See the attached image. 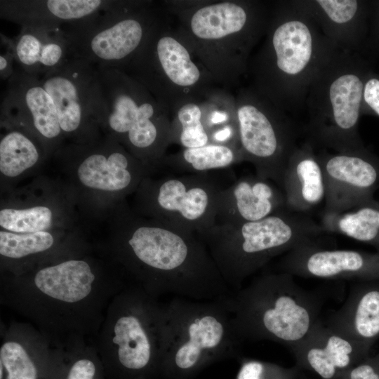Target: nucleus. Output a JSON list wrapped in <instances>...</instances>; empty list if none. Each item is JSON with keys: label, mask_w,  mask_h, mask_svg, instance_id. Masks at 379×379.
Masks as SVG:
<instances>
[{"label": "nucleus", "mask_w": 379, "mask_h": 379, "mask_svg": "<svg viewBox=\"0 0 379 379\" xmlns=\"http://www.w3.org/2000/svg\"><path fill=\"white\" fill-rule=\"evenodd\" d=\"M116 222L124 264L148 295L210 300L232 293L197 234L145 217L124 203Z\"/></svg>", "instance_id": "obj_1"}, {"label": "nucleus", "mask_w": 379, "mask_h": 379, "mask_svg": "<svg viewBox=\"0 0 379 379\" xmlns=\"http://www.w3.org/2000/svg\"><path fill=\"white\" fill-rule=\"evenodd\" d=\"M340 49L304 0L272 1L264 37L248 67V86L288 114L305 109L310 86Z\"/></svg>", "instance_id": "obj_2"}, {"label": "nucleus", "mask_w": 379, "mask_h": 379, "mask_svg": "<svg viewBox=\"0 0 379 379\" xmlns=\"http://www.w3.org/2000/svg\"><path fill=\"white\" fill-rule=\"evenodd\" d=\"M162 1L215 84L227 90L238 87L265 34L272 1Z\"/></svg>", "instance_id": "obj_3"}, {"label": "nucleus", "mask_w": 379, "mask_h": 379, "mask_svg": "<svg viewBox=\"0 0 379 379\" xmlns=\"http://www.w3.org/2000/svg\"><path fill=\"white\" fill-rule=\"evenodd\" d=\"M227 302L243 343L267 340L288 348L321 320L324 297L300 286L294 276L275 271L264 272L232 292Z\"/></svg>", "instance_id": "obj_4"}, {"label": "nucleus", "mask_w": 379, "mask_h": 379, "mask_svg": "<svg viewBox=\"0 0 379 379\" xmlns=\"http://www.w3.org/2000/svg\"><path fill=\"white\" fill-rule=\"evenodd\" d=\"M227 296L210 300L172 297L163 306L159 377L194 379L212 364L239 357L243 343L236 333Z\"/></svg>", "instance_id": "obj_5"}, {"label": "nucleus", "mask_w": 379, "mask_h": 379, "mask_svg": "<svg viewBox=\"0 0 379 379\" xmlns=\"http://www.w3.org/2000/svg\"><path fill=\"white\" fill-rule=\"evenodd\" d=\"M319 222L288 210L241 224L215 222L199 237L232 292L273 258L301 244L317 241Z\"/></svg>", "instance_id": "obj_6"}, {"label": "nucleus", "mask_w": 379, "mask_h": 379, "mask_svg": "<svg viewBox=\"0 0 379 379\" xmlns=\"http://www.w3.org/2000/svg\"><path fill=\"white\" fill-rule=\"evenodd\" d=\"M99 124L102 135L159 169L171 145V115L140 82L114 68L98 67Z\"/></svg>", "instance_id": "obj_7"}, {"label": "nucleus", "mask_w": 379, "mask_h": 379, "mask_svg": "<svg viewBox=\"0 0 379 379\" xmlns=\"http://www.w3.org/2000/svg\"><path fill=\"white\" fill-rule=\"evenodd\" d=\"M356 53L338 51L307 95V141L334 152L364 149L358 133L365 77Z\"/></svg>", "instance_id": "obj_8"}, {"label": "nucleus", "mask_w": 379, "mask_h": 379, "mask_svg": "<svg viewBox=\"0 0 379 379\" xmlns=\"http://www.w3.org/2000/svg\"><path fill=\"white\" fill-rule=\"evenodd\" d=\"M167 14L162 1L110 0L95 15L62 27L69 57L122 70Z\"/></svg>", "instance_id": "obj_9"}, {"label": "nucleus", "mask_w": 379, "mask_h": 379, "mask_svg": "<svg viewBox=\"0 0 379 379\" xmlns=\"http://www.w3.org/2000/svg\"><path fill=\"white\" fill-rule=\"evenodd\" d=\"M121 71L143 85L171 115L218 86L168 11Z\"/></svg>", "instance_id": "obj_10"}, {"label": "nucleus", "mask_w": 379, "mask_h": 379, "mask_svg": "<svg viewBox=\"0 0 379 379\" xmlns=\"http://www.w3.org/2000/svg\"><path fill=\"white\" fill-rule=\"evenodd\" d=\"M235 102L244 161L252 164L256 175L281 188L288 159L298 145L291 116L249 86L238 89Z\"/></svg>", "instance_id": "obj_11"}, {"label": "nucleus", "mask_w": 379, "mask_h": 379, "mask_svg": "<svg viewBox=\"0 0 379 379\" xmlns=\"http://www.w3.org/2000/svg\"><path fill=\"white\" fill-rule=\"evenodd\" d=\"M225 187L210 173L157 179L148 175L135 192L136 212L199 237L215 224Z\"/></svg>", "instance_id": "obj_12"}, {"label": "nucleus", "mask_w": 379, "mask_h": 379, "mask_svg": "<svg viewBox=\"0 0 379 379\" xmlns=\"http://www.w3.org/2000/svg\"><path fill=\"white\" fill-rule=\"evenodd\" d=\"M54 156L72 171L77 188L90 197L112 203L121 204L154 171L116 140L105 135L88 144H64Z\"/></svg>", "instance_id": "obj_13"}, {"label": "nucleus", "mask_w": 379, "mask_h": 379, "mask_svg": "<svg viewBox=\"0 0 379 379\" xmlns=\"http://www.w3.org/2000/svg\"><path fill=\"white\" fill-rule=\"evenodd\" d=\"M113 328L117 352L111 371L117 379L159 376L163 350V307L149 295L131 294Z\"/></svg>", "instance_id": "obj_14"}, {"label": "nucleus", "mask_w": 379, "mask_h": 379, "mask_svg": "<svg viewBox=\"0 0 379 379\" xmlns=\"http://www.w3.org/2000/svg\"><path fill=\"white\" fill-rule=\"evenodd\" d=\"M40 80L53 100L61 129L69 143L88 144L102 136L97 67L69 58Z\"/></svg>", "instance_id": "obj_15"}, {"label": "nucleus", "mask_w": 379, "mask_h": 379, "mask_svg": "<svg viewBox=\"0 0 379 379\" xmlns=\"http://www.w3.org/2000/svg\"><path fill=\"white\" fill-rule=\"evenodd\" d=\"M324 173V213H340L364 206H379V161L365 149L317 154Z\"/></svg>", "instance_id": "obj_16"}, {"label": "nucleus", "mask_w": 379, "mask_h": 379, "mask_svg": "<svg viewBox=\"0 0 379 379\" xmlns=\"http://www.w3.org/2000/svg\"><path fill=\"white\" fill-rule=\"evenodd\" d=\"M1 118L11 120L30 131L44 144L48 156L54 155L65 140L57 109L41 80L16 67L6 81L1 104Z\"/></svg>", "instance_id": "obj_17"}, {"label": "nucleus", "mask_w": 379, "mask_h": 379, "mask_svg": "<svg viewBox=\"0 0 379 379\" xmlns=\"http://www.w3.org/2000/svg\"><path fill=\"white\" fill-rule=\"evenodd\" d=\"M276 271L325 280L379 281V253L327 249L318 241L301 244L284 254Z\"/></svg>", "instance_id": "obj_18"}, {"label": "nucleus", "mask_w": 379, "mask_h": 379, "mask_svg": "<svg viewBox=\"0 0 379 379\" xmlns=\"http://www.w3.org/2000/svg\"><path fill=\"white\" fill-rule=\"evenodd\" d=\"M373 345L342 337L321 319L304 339L288 349L301 370L314 372L321 379H337L367 358Z\"/></svg>", "instance_id": "obj_19"}, {"label": "nucleus", "mask_w": 379, "mask_h": 379, "mask_svg": "<svg viewBox=\"0 0 379 379\" xmlns=\"http://www.w3.org/2000/svg\"><path fill=\"white\" fill-rule=\"evenodd\" d=\"M287 210L284 192L276 183L256 175L247 176L222 190L216 222L229 224L253 222Z\"/></svg>", "instance_id": "obj_20"}, {"label": "nucleus", "mask_w": 379, "mask_h": 379, "mask_svg": "<svg viewBox=\"0 0 379 379\" xmlns=\"http://www.w3.org/2000/svg\"><path fill=\"white\" fill-rule=\"evenodd\" d=\"M110 0H1V19L22 27L54 29L83 21Z\"/></svg>", "instance_id": "obj_21"}, {"label": "nucleus", "mask_w": 379, "mask_h": 379, "mask_svg": "<svg viewBox=\"0 0 379 379\" xmlns=\"http://www.w3.org/2000/svg\"><path fill=\"white\" fill-rule=\"evenodd\" d=\"M323 323L347 339L375 344L379 339V281L354 282L342 306Z\"/></svg>", "instance_id": "obj_22"}, {"label": "nucleus", "mask_w": 379, "mask_h": 379, "mask_svg": "<svg viewBox=\"0 0 379 379\" xmlns=\"http://www.w3.org/2000/svg\"><path fill=\"white\" fill-rule=\"evenodd\" d=\"M1 39L11 48L16 67L39 79L70 58L62 27L47 29L22 27L14 38L1 33Z\"/></svg>", "instance_id": "obj_23"}, {"label": "nucleus", "mask_w": 379, "mask_h": 379, "mask_svg": "<svg viewBox=\"0 0 379 379\" xmlns=\"http://www.w3.org/2000/svg\"><path fill=\"white\" fill-rule=\"evenodd\" d=\"M281 188L292 212L305 214L325 199L323 171L309 141L298 145L290 157Z\"/></svg>", "instance_id": "obj_24"}, {"label": "nucleus", "mask_w": 379, "mask_h": 379, "mask_svg": "<svg viewBox=\"0 0 379 379\" xmlns=\"http://www.w3.org/2000/svg\"><path fill=\"white\" fill-rule=\"evenodd\" d=\"M304 3L326 37L340 50L355 53L361 34V1L304 0Z\"/></svg>", "instance_id": "obj_25"}, {"label": "nucleus", "mask_w": 379, "mask_h": 379, "mask_svg": "<svg viewBox=\"0 0 379 379\" xmlns=\"http://www.w3.org/2000/svg\"><path fill=\"white\" fill-rule=\"evenodd\" d=\"M48 154L41 141L25 127L1 118L0 173L15 179L41 164Z\"/></svg>", "instance_id": "obj_26"}, {"label": "nucleus", "mask_w": 379, "mask_h": 379, "mask_svg": "<svg viewBox=\"0 0 379 379\" xmlns=\"http://www.w3.org/2000/svg\"><path fill=\"white\" fill-rule=\"evenodd\" d=\"M95 277L84 260L72 259L43 267L34 276L36 287L44 294L66 302H77L91 293Z\"/></svg>", "instance_id": "obj_27"}, {"label": "nucleus", "mask_w": 379, "mask_h": 379, "mask_svg": "<svg viewBox=\"0 0 379 379\" xmlns=\"http://www.w3.org/2000/svg\"><path fill=\"white\" fill-rule=\"evenodd\" d=\"M241 161L244 159L239 147L208 143L166 154L159 169L166 168L183 174L206 173L227 168Z\"/></svg>", "instance_id": "obj_28"}, {"label": "nucleus", "mask_w": 379, "mask_h": 379, "mask_svg": "<svg viewBox=\"0 0 379 379\" xmlns=\"http://www.w3.org/2000/svg\"><path fill=\"white\" fill-rule=\"evenodd\" d=\"M319 223L324 232L345 235L379 253V206H364L340 213L323 212Z\"/></svg>", "instance_id": "obj_29"}, {"label": "nucleus", "mask_w": 379, "mask_h": 379, "mask_svg": "<svg viewBox=\"0 0 379 379\" xmlns=\"http://www.w3.org/2000/svg\"><path fill=\"white\" fill-rule=\"evenodd\" d=\"M59 217L58 208L51 202L2 206L0 227L15 233L51 232L59 225Z\"/></svg>", "instance_id": "obj_30"}, {"label": "nucleus", "mask_w": 379, "mask_h": 379, "mask_svg": "<svg viewBox=\"0 0 379 379\" xmlns=\"http://www.w3.org/2000/svg\"><path fill=\"white\" fill-rule=\"evenodd\" d=\"M200 98L182 104L171 114V145L194 148L209 143L208 133L201 122Z\"/></svg>", "instance_id": "obj_31"}, {"label": "nucleus", "mask_w": 379, "mask_h": 379, "mask_svg": "<svg viewBox=\"0 0 379 379\" xmlns=\"http://www.w3.org/2000/svg\"><path fill=\"white\" fill-rule=\"evenodd\" d=\"M55 243L52 232L15 233L1 229L0 254L18 259L50 249Z\"/></svg>", "instance_id": "obj_32"}, {"label": "nucleus", "mask_w": 379, "mask_h": 379, "mask_svg": "<svg viewBox=\"0 0 379 379\" xmlns=\"http://www.w3.org/2000/svg\"><path fill=\"white\" fill-rule=\"evenodd\" d=\"M0 362L5 379H39V369L24 347L16 342H6L0 349Z\"/></svg>", "instance_id": "obj_33"}, {"label": "nucleus", "mask_w": 379, "mask_h": 379, "mask_svg": "<svg viewBox=\"0 0 379 379\" xmlns=\"http://www.w3.org/2000/svg\"><path fill=\"white\" fill-rule=\"evenodd\" d=\"M301 369L255 359L241 361L236 379H298Z\"/></svg>", "instance_id": "obj_34"}, {"label": "nucleus", "mask_w": 379, "mask_h": 379, "mask_svg": "<svg viewBox=\"0 0 379 379\" xmlns=\"http://www.w3.org/2000/svg\"><path fill=\"white\" fill-rule=\"evenodd\" d=\"M337 379H379V352L343 372Z\"/></svg>", "instance_id": "obj_35"}, {"label": "nucleus", "mask_w": 379, "mask_h": 379, "mask_svg": "<svg viewBox=\"0 0 379 379\" xmlns=\"http://www.w3.org/2000/svg\"><path fill=\"white\" fill-rule=\"evenodd\" d=\"M62 379H100V375L93 360L80 358L70 364Z\"/></svg>", "instance_id": "obj_36"}, {"label": "nucleus", "mask_w": 379, "mask_h": 379, "mask_svg": "<svg viewBox=\"0 0 379 379\" xmlns=\"http://www.w3.org/2000/svg\"><path fill=\"white\" fill-rule=\"evenodd\" d=\"M366 105L379 116V79L371 77L365 79L361 106Z\"/></svg>", "instance_id": "obj_37"}, {"label": "nucleus", "mask_w": 379, "mask_h": 379, "mask_svg": "<svg viewBox=\"0 0 379 379\" xmlns=\"http://www.w3.org/2000/svg\"><path fill=\"white\" fill-rule=\"evenodd\" d=\"M1 44L5 50L0 55V77L1 80L7 81L14 74L16 65L13 53L8 44L1 39Z\"/></svg>", "instance_id": "obj_38"}]
</instances>
